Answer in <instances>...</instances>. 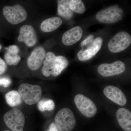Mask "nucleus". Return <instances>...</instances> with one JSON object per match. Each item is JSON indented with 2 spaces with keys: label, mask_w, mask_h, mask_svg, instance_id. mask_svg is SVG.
<instances>
[{
  "label": "nucleus",
  "mask_w": 131,
  "mask_h": 131,
  "mask_svg": "<svg viewBox=\"0 0 131 131\" xmlns=\"http://www.w3.org/2000/svg\"><path fill=\"white\" fill-rule=\"evenodd\" d=\"M18 92L24 102L29 105L38 102L42 95V90L40 86L28 83L20 84Z\"/></svg>",
  "instance_id": "1"
},
{
  "label": "nucleus",
  "mask_w": 131,
  "mask_h": 131,
  "mask_svg": "<svg viewBox=\"0 0 131 131\" xmlns=\"http://www.w3.org/2000/svg\"><path fill=\"white\" fill-rule=\"evenodd\" d=\"M55 122L60 131H71L74 128L76 119L72 110L64 108L56 115Z\"/></svg>",
  "instance_id": "2"
},
{
  "label": "nucleus",
  "mask_w": 131,
  "mask_h": 131,
  "mask_svg": "<svg viewBox=\"0 0 131 131\" xmlns=\"http://www.w3.org/2000/svg\"><path fill=\"white\" fill-rule=\"evenodd\" d=\"M124 15L122 9L118 5H115L99 11L96 14V18L101 23L112 24L121 20Z\"/></svg>",
  "instance_id": "3"
},
{
  "label": "nucleus",
  "mask_w": 131,
  "mask_h": 131,
  "mask_svg": "<svg viewBox=\"0 0 131 131\" xmlns=\"http://www.w3.org/2000/svg\"><path fill=\"white\" fill-rule=\"evenodd\" d=\"M6 125L13 131H23L25 124V117L20 110L13 108L6 113L3 117Z\"/></svg>",
  "instance_id": "4"
},
{
  "label": "nucleus",
  "mask_w": 131,
  "mask_h": 131,
  "mask_svg": "<svg viewBox=\"0 0 131 131\" xmlns=\"http://www.w3.org/2000/svg\"><path fill=\"white\" fill-rule=\"evenodd\" d=\"M3 13L8 21L13 25H16L23 22L27 17L26 9L19 4L13 6L5 7L3 9Z\"/></svg>",
  "instance_id": "5"
},
{
  "label": "nucleus",
  "mask_w": 131,
  "mask_h": 131,
  "mask_svg": "<svg viewBox=\"0 0 131 131\" xmlns=\"http://www.w3.org/2000/svg\"><path fill=\"white\" fill-rule=\"evenodd\" d=\"M131 43L130 35L126 32H121L115 35L108 42V49L112 52L118 53L128 48Z\"/></svg>",
  "instance_id": "6"
},
{
  "label": "nucleus",
  "mask_w": 131,
  "mask_h": 131,
  "mask_svg": "<svg viewBox=\"0 0 131 131\" xmlns=\"http://www.w3.org/2000/svg\"><path fill=\"white\" fill-rule=\"evenodd\" d=\"M74 102L79 111L88 118L94 117L97 112V107L93 102L83 95L75 96Z\"/></svg>",
  "instance_id": "7"
},
{
  "label": "nucleus",
  "mask_w": 131,
  "mask_h": 131,
  "mask_svg": "<svg viewBox=\"0 0 131 131\" xmlns=\"http://www.w3.org/2000/svg\"><path fill=\"white\" fill-rule=\"evenodd\" d=\"M125 64L121 61L112 63H103L98 67V73L104 77H109L120 74L125 70Z\"/></svg>",
  "instance_id": "8"
},
{
  "label": "nucleus",
  "mask_w": 131,
  "mask_h": 131,
  "mask_svg": "<svg viewBox=\"0 0 131 131\" xmlns=\"http://www.w3.org/2000/svg\"><path fill=\"white\" fill-rule=\"evenodd\" d=\"M103 39L98 37L94 39L91 45L86 49L80 51L77 56L80 61L84 62L90 60L94 57L100 50L103 44Z\"/></svg>",
  "instance_id": "9"
},
{
  "label": "nucleus",
  "mask_w": 131,
  "mask_h": 131,
  "mask_svg": "<svg viewBox=\"0 0 131 131\" xmlns=\"http://www.w3.org/2000/svg\"><path fill=\"white\" fill-rule=\"evenodd\" d=\"M19 42H24L29 47L34 46L37 42V36L35 29L31 25H25L20 28L18 37Z\"/></svg>",
  "instance_id": "10"
},
{
  "label": "nucleus",
  "mask_w": 131,
  "mask_h": 131,
  "mask_svg": "<svg viewBox=\"0 0 131 131\" xmlns=\"http://www.w3.org/2000/svg\"><path fill=\"white\" fill-rule=\"evenodd\" d=\"M46 52L43 47L38 46L34 50L27 59L28 68L32 70H37L41 67L44 61Z\"/></svg>",
  "instance_id": "11"
},
{
  "label": "nucleus",
  "mask_w": 131,
  "mask_h": 131,
  "mask_svg": "<svg viewBox=\"0 0 131 131\" xmlns=\"http://www.w3.org/2000/svg\"><path fill=\"white\" fill-rule=\"evenodd\" d=\"M103 93L110 100L118 105L124 106L127 102V99L123 91L117 87L108 86L103 90Z\"/></svg>",
  "instance_id": "12"
},
{
  "label": "nucleus",
  "mask_w": 131,
  "mask_h": 131,
  "mask_svg": "<svg viewBox=\"0 0 131 131\" xmlns=\"http://www.w3.org/2000/svg\"><path fill=\"white\" fill-rule=\"evenodd\" d=\"M82 35L81 27H75L64 34L62 37V42L66 46L72 45L81 39Z\"/></svg>",
  "instance_id": "13"
},
{
  "label": "nucleus",
  "mask_w": 131,
  "mask_h": 131,
  "mask_svg": "<svg viewBox=\"0 0 131 131\" xmlns=\"http://www.w3.org/2000/svg\"><path fill=\"white\" fill-rule=\"evenodd\" d=\"M117 120L119 125L125 131H131V113L126 108H121L116 113Z\"/></svg>",
  "instance_id": "14"
},
{
  "label": "nucleus",
  "mask_w": 131,
  "mask_h": 131,
  "mask_svg": "<svg viewBox=\"0 0 131 131\" xmlns=\"http://www.w3.org/2000/svg\"><path fill=\"white\" fill-rule=\"evenodd\" d=\"M56 57L55 54L51 52L46 53L43 63V66L42 69V74L45 76L48 77L53 73L55 68Z\"/></svg>",
  "instance_id": "15"
},
{
  "label": "nucleus",
  "mask_w": 131,
  "mask_h": 131,
  "mask_svg": "<svg viewBox=\"0 0 131 131\" xmlns=\"http://www.w3.org/2000/svg\"><path fill=\"white\" fill-rule=\"evenodd\" d=\"M62 23V19L59 17L50 18L42 21L40 25V29L44 32H51L59 28Z\"/></svg>",
  "instance_id": "16"
},
{
  "label": "nucleus",
  "mask_w": 131,
  "mask_h": 131,
  "mask_svg": "<svg viewBox=\"0 0 131 131\" xmlns=\"http://www.w3.org/2000/svg\"><path fill=\"white\" fill-rule=\"evenodd\" d=\"M70 1L58 0V12L60 15L66 19L69 20L72 18L73 12L70 7Z\"/></svg>",
  "instance_id": "17"
},
{
  "label": "nucleus",
  "mask_w": 131,
  "mask_h": 131,
  "mask_svg": "<svg viewBox=\"0 0 131 131\" xmlns=\"http://www.w3.org/2000/svg\"><path fill=\"white\" fill-rule=\"evenodd\" d=\"M5 99L8 105L12 107L21 105L23 101L18 92L15 90H12L6 94Z\"/></svg>",
  "instance_id": "18"
},
{
  "label": "nucleus",
  "mask_w": 131,
  "mask_h": 131,
  "mask_svg": "<svg viewBox=\"0 0 131 131\" xmlns=\"http://www.w3.org/2000/svg\"><path fill=\"white\" fill-rule=\"evenodd\" d=\"M68 64L69 61L65 57L63 56L56 57L55 68L52 75L56 77L60 75L62 71L67 68Z\"/></svg>",
  "instance_id": "19"
},
{
  "label": "nucleus",
  "mask_w": 131,
  "mask_h": 131,
  "mask_svg": "<svg viewBox=\"0 0 131 131\" xmlns=\"http://www.w3.org/2000/svg\"><path fill=\"white\" fill-rule=\"evenodd\" d=\"M38 109L40 112L51 111L54 110L55 107V103L52 100H43L39 101L38 102Z\"/></svg>",
  "instance_id": "20"
},
{
  "label": "nucleus",
  "mask_w": 131,
  "mask_h": 131,
  "mask_svg": "<svg viewBox=\"0 0 131 131\" xmlns=\"http://www.w3.org/2000/svg\"><path fill=\"white\" fill-rule=\"evenodd\" d=\"M70 7L73 12L80 14H82L86 11L85 6L81 0H71Z\"/></svg>",
  "instance_id": "21"
},
{
  "label": "nucleus",
  "mask_w": 131,
  "mask_h": 131,
  "mask_svg": "<svg viewBox=\"0 0 131 131\" xmlns=\"http://www.w3.org/2000/svg\"><path fill=\"white\" fill-rule=\"evenodd\" d=\"M5 59L8 65L15 66L20 61L21 57L18 55H12L7 51L5 55Z\"/></svg>",
  "instance_id": "22"
},
{
  "label": "nucleus",
  "mask_w": 131,
  "mask_h": 131,
  "mask_svg": "<svg viewBox=\"0 0 131 131\" xmlns=\"http://www.w3.org/2000/svg\"><path fill=\"white\" fill-rule=\"evenodd\" d=\"M94 36L93 35H89L87 38L83 40L81 43V47L82 50H84L91 45L93 42Z\"/></svg>",
  "instance_id": "23"
},
{
  "label": "nucleus",
  "mask_w": 131,
  "mask_h": 131,
  "mask_svg": "<svg viewBox=\"0 0 131 131\" xmlns=\"http://www.w3.org/2000/svg\"><path fill=\"white\" fill-rule=\"evenodd\" d=\"M11 80L7 77L0 78V86H2L5 88H7L11 84Z\"/></svg>",
  "instance_id": "24"
},
{
  "label": "nucleus",
  "mask_w": 131,
  "mask_h": 131,
  "mask_svg": "<svg viewBox=\"0 0 131 131\" xmlns=\"http://www.w3.org/2000/svg\"><path fill=\"white\" fill-rule=\"evenodd\" d=\"M7 51L12 55H18L19 51V49L17 46H10L8 48Z\"/></svg>",
  "instance_id": "25"
},
{
  "label": "nucleus",
  "mask_w": 131,
  "mask_h": 131,
  "mask_svg": "<svg viewBox=\"0 0 131 131\" xmlns=\"http://www.w3.org/2000/svg\"><path fill=\"white\" fill-rule=\"evenodd\" d=\"M7 66L3 59L0 58V75L4 74L7 70Z\"/></svg>",
  "instance_id": "26"
},
{
  "label": "nucleus",
  "mask_w": 131,
  "mask_h": 131,
  "mask_svg": "<svg viewBox=\"0 0 131 131\" xmlns=\"http://www.w3.org/2000/svg\"><path fill=\"white\" fill-rule=\"evenodd\" d=\"M59 129L55 123L52 122L49 126V129L47 131H59Z\"/></svg>",
  "instance_id": "27"
},
{
  "label": "nucleus",
  "mask_w": 131,
  "mask_h": 131,
  "mask_svg": "<svg viewBox=\"0 0 131 131\" xmlns=\"http://www.w3.org/2000/svg\"><path fill=\"white\" fill-rule=\"evenodd\" d=\"M2 49V46L0 44V50L1 49Z\"/></svg>",
  "instance_id": "28"
},
{
  "label": "nucleus",
  "mask_w": 131,
  "mask_h": 131,
  "mask_svg": "<svg viewBox=\"0 0 131 131\" xmlns=\"http://www.w3.org/2000/svg\"><path fill=\"white\" fill-rule=\"evenodd\" d=\"M9 131V130H5V131Z\"/></svg>",
  "instance_id": "29"
}]
</instances>
